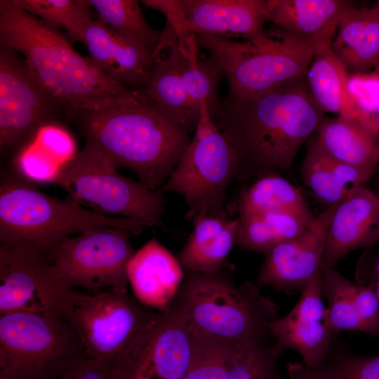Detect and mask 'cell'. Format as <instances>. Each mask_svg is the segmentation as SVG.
<instances>
[{"mask_svg": "<svg viewBox=\"0 0 379 379\" xmlns=\"http://www.w3.org/2000/svg\"><path fill=\"white\" fill-rule=\"evenodd\" d=\"M0 43L18 52L58 106L81 115L138 96L77 52L58 28L24 11L16 0L0 1Z\"/></svg>", "mask_w": 379, "mask_h": 379, "instance_id": "6da1fadb", "label": "cell"}, {"mask_svg": "<svg viewBox=\"0 0 379 379\" xmlns=\"http://www.w3.org/2000/svg\"><path fill=\"white\" fill-rule=\"evenodd\" d=\"M324 117L305 73L261 93L227 99L213 120L237 149L241 171L265 174L289 168Z\"/></svg>", "mask_w": 379, "mask_h": 379, "instance_id": "7a4b0ae2", "label": "cell"}, {"mask_svg": "<svg viewBox=\"0 0 379 379\" xmlns=\"http://www.w3.org/2000/svg\"><path fill=\"white\" fill-rule=\"evenodd\" d=\"M82 117L87 139L153 191L159 192L191 141L189 133L141 91L131 100Z\"/></svg>", "mask_w": 379, "mask_h": 379, "instance_id": "3957f363", "label": "cell"}, {"mask_svg": "<svg viewBox=\"0 0 379 379\" xmlns=\"http://www.w3.org/2000/svg\"><path fill=\"white\" fill-rule=\"evenodd\" d=\"M100 225L124 227L135 234L149 227L139 220L88 209L68 197H51L18 174L1 176L0 243L27 244L49 258L64 239Z\"/></svg>", "mask_w": 379, "mask_h": 379, "instance_id": "277c9868", "label": "cell"}, {"mask_svg": "<svg viewBox=\"0 0 379 379\" xmlns=\"http://www.w3.org/2000/svg\"><path fill=\"white\" fill-rule=\"evenodd\" d=\"M174 300L195 333L241 343L266 340L279 307L255 284L237 285L222 270L205 274L186 272Z\"/></svg>", "mask_w": 379, "mask_h": 379, "instance_id": "5b68a950", "label": "cell"}, {"mask_svg": "<svg viewBox=\"0 0 379 379\" xmlns=\"http://www.w3.org/2000/svg\"><path fill=\"white\" fill-rule=\"evenodd\" d=\"M195 36L199 47L220 62L228 82V100L261 93L302 76L316 49L313 40L277 26L253 40Z\"/></svg>", "mask_w": 379, "mask_h": 379, "instance_id": "8992f818", "label": "cell"}, {"mask_svg": "<svg viewBox=\"0 0 379 379\" xmlns=\"http://www.w3.org/2000/svg\"><path fill=\"white\" fill-rule=\"evenodd\" d=\"M117 166L91 140L60 169L53 184L68 198L100 213L139 220L166 230L162 221L166 199L117 171Z\"/></svg>", "mask_w": 379, "mask_h": 379, "instance_id": "52a82bcc", "label": "cell"}, {"mask_svg": "<svg viewBox=\"0 0 379 379\" xmlns=\"http://www.w3.org/2000/svg\"><path fill=\"white\" fill-rule=\"evenodd\" d=\"M194 136L159 192L182 195L185 218L227 213V190L241 172L240 156L214 123L207 106L200 105Z\"/></svg>", "mask_w": 379, "mask_h": 379, "instance_id": "ba28073f", "label": "cell"}, {"mask_svg": "<svg viewBox=\"0 0 379 379\" xmlns=\"http://www.w3.org/2000/svg\"><path fill=\"white\" fill-rule=\"evenodd\" d=\"M72 324L48 314L0 315V375L7 379H55L85 356Z\"/></svg>", "mask_w": 379, "mask_h": 379, "instance_id": "9c48e42d", "label": "cell"}, {"mask_svg": "<svg viewBox=\"0 0 379 379\" xmlns=\"http://www.w3.org/2000/svg\"><path fill=\"white\" fill-rule=\"evenodd\" d=\"M159 311L140 302L128 288L83 293L67 317L87 357L119 368Z\"/></svg>", "mask_w": 379, "mask_h": 379, "instance_id": "30bf717a", "label": "cell"}, {"mask_svg": "<svg viewBox=\"0 0 379 379\" xmlns=\"http://www.w3.org/2000/svg\"><path fill=\"white\" fill-rule=\"evenodd\" d=\"M130 230L100 225L61 241L49 260L56 275L68 286L90 294L111 288H128L127 265L135 252Z\"/></svg>", "mask_w": 379, "mask_h": 379, "instance_id": "8fae6325", "label": "cell"}, {"mask_svg": "<svg viewBox=\"0 0 379 379\" xmlns=\"http://www.w3.org/2000/svg\"><path fill=\"white\" fill-rule=\"evenodd\" d=\"M82 293L56 275L41 250L0 243V315L27 312L67 319Z\"/></svg>", "mask_w": 379, "mask_h": 379, "instance_id": "7c38bea8", "label": "cell"}, {"mask_svg": "<svg viewBox=\"0 0 379 379\" xmlns=\"http://www.w3.org/2000/svg\"><path fill=\"white\" fill-rule=\"evenodd\" d=\"M197 347V335L173 300L128 352L120 366L123 379H182Z\"/></svg>", "mask_w": 379, "mask_h": 379, "instance_id": "4fadbf2b", "label": "cell"}, {"mask_svg": "<svg viewBox=\"0 0 379 379\" xmlns=\"http://www.w3.org/2000/svg\"><path fill=\"white\" fill-rule=\"evenodd\" d=\"M58 106L39 85L23 58L0 43V147H18L47 124Z\"/></svg>", "mask_w": 379, "mask_h": 379, "instance_id": "5bb4252c", "label": "cell"}, {"mask_svg": "<svg viewBox=\"0 0 379 379\" xmlns=\"http://www.w3.org/2000/svg\"><path fill=\"white\" fill-rule=\"evenodd\" d=\"M339 203L326 207L299 236L265 254L255 283L260 289L270 286L285 292L302 291L313 278L323 272L326 232Z\"/></svg>", "mask_w": 379, "mask_h": 379, "instance_id": "9a60e30c", "label": "cell"}, {"mask_svg": "<svg viewBox=\"0 0 379 379\" xmlns=\"http://www.w3.org/2000/svg\"><path fill=\"white\" fill-rule=\"evenodd\" d=\"M322 273L302 289L298 302L284 317L269 325V333L283 350L299 353L302 363L319 367L328 358L334 334L326 324V307L321 288Z\"/></svg>", "mask_w": 379, "mask_h": 379, "instance_id": "2e32d148", "label": "cell"}, {"mask_svg": "<svg viewBox=\"0 0 379 379\" xmlns=\"http://www.w3.org/2000/svg\"><path fill=\"white\" fill-rule=\"evenodd\" d=\"M69 41L83 44L89 58L120 84L141 90L153 65V53L116 34L92 18L76 22L67 30Z\"/></svg>", "mask_w": 379, "mask_h": 379, "instance_id": "e0dca14e", "label": "cell"}, {"mask_svg": "<svg viewBox=\"0 0 379 379\" xmlns=\"http://www.w3.org/2000/svg\"><path fill=\"white\" fill-rule=\"evenodd\" d=\"M153 61L140 90L142 94L189 133L195 131L200 109L193 104L187 92L181 73L178 39L167 24L154 51Z\"/></svg>", "mask_w": 379, "mask_h": 379, "instance_id": "ac0fdd59", "label": "cell"}, {"mask_svg": "<svg viewBox=\"0 0 379 379\" xmlns=\"http://www.w3.org/2000/svg\"><path fill=\"white\" fill-rule=\"evenodd\" d=\"M184 20L179 34H210L253 40L265 33L267 0H182Z\"/></svg>", "mask_w": 379, "mask_h": 379, "instance_id": "d6986e66", "label": "cell"}, {"mask_svg": "<svg viewBox=\"0 0 379 379\" xmlns=\"http://www.w3.org/2000/svg\"><path fill=\"white\" fill-rule=\"evenodd\" d=\"M379 241V197L363 186L351 190L337 206L327 229L323 270L357 248Z\"/></svg>", "mask_w": 379, "mask_h": 379, "instance_id": "ffe728a7", "label": "cell"}, {"mask_svg": "<svg viewBox=\"0 0 379 379\" xmlns=\"http://www.w3.org/2000/svg\"><path fill=\"white\" fill-rule=\"evenodd\" d=\"M326 324L336 335L362 332L379 336V298L375 286L354 284L334 268L323 270Z\"/></svg>", "mask_w": 379, "mask_h": 379, "instance_id": "44dd1931", "label": "cell"}, {"mask_svg": "<svg viewBox=\"0 0 379 379\" xmlns=\"http://www.w3.org/2000/svg\"><path fill=\"white\" fill-rule=\"evenodd\" d=\"M184 271L178 258L156 238L134 253L126 269L135 298L159 312L177 295L185 278Z\"/></svg>", "mask_w": 379, "mask_h": 379, "instance_id": "7402d4cb", "label": "cell"}, {"mask_svg": "<svg viewBox=\"0 0 379 379\" xmlns=\"http://www.w3.org/2000/svg\"><path fill=\"white\" fill-rule=\"evenodd\" d=\"M192 221V232L177 257L180 263L186 272H221L237 245L239 218H230L227 213L199 216Z\"/></svg>", "mask_w": 379, "mask_h": 379, "instance_id": "603a6c76", "label": "cell"}, {"mask_svg": "<svg viewBox=\"0 0 379 379\" xmlns=\"http://www.w3.org/2000/svg\"><path fill=\"white\" fill-rule=\"evenodd\" d=\"M315 134L329 157L374 173L379 161V126L357 118L324 117Z\"/></svg>", "mask_w": 379, "mask_h": 379, "instance_id": "cb8c5ba5", "label": "cell"}, {"mask_svg": "<svg viewBox=\"0 0 379 379\" xmlns=\"http://www.w3.org/2000/svg\"><path fill=\"white\" fill-rule=\"evenodd\" d=\"M352 6L345 0H267L269 22L316 44L332 42L340 18Z\"/></svg>", "mask_w": 379, "mask_h": 379, "instance_id": "d4e9b609", "label": "cell"}, {"mask_svg": "<svg viewBox=\"0 0 379 379\" xmlns=\"http://www.w3.org/2000/svg\"><path fill=\"white\" fill-rule=\"evenodd\" d=\"M332 49L351 74L379 69V15L371 8L350 7L340 20Z\"/></svg>", "mask_w": 379, "mask_h": 379, "instance_id": "484cf974", "label": "cell"}, {"mask_svg": "<svg viewBox=\"0 0 379 379\" xmlns=\"http://www.w3.org/2000/svg\"><path fill=\"white\" fill-rule=\"evenodd\" d=\"M331 43L316 44L312 60L306 72L311 95L324 113L364 120L349 91L348 72L334 53Z\"/></svg>", "mask_w": 379, "mask_h": 379, "instance_id": "4316f807", "label": "cell"}, {"mask_svg": "<svg viewBox=\"0 0 379 379\" xmlns=\"http://www.w3.org/2000/svg\"><path fill=\"white\" fill-rule=\"evenodd\" d=\"M234 208L238 218L285 213L300 217L309 222L316 218L298 188L273 172L262 174L244 190Z\"/></svg>", "mask_w": 379, "mask_h": 379, "instance_id": "83f0119b", "label": "cell"}, {"mask_svg": "<svg viewBox=\"0 0 379 379\" xmlns=\"http://www.w3.org/2000/svg\"><path fill=\"white\" fill-rule=\"evenodd\" d=\"M178 46L182 77L188 95L199 109L201 104L204 103L213 119L222 106L218 98L219 84L225 75L222 67L213 54L208 58L199 60V47L194 34L178 39Z\"/></svg>", "mask_w": 379, "mask_h": 379, "instance_id": "f1b7e54d", "label": "cell"}, {"mask_svg": "<svg viewBox=\"0 0 379 379\" xmlns=\"http://www.w3.org/2000/svg\"><path fill=\"white\" fill-rule=\"evenodd\" d=\"M239 219L237 245L243 249L264 254L299 236L312 222L285 213H265Z\"/></svg>", "mask_w": 379, "mask_h": 379, "instance_id": "f546056e", "label": "cell"}, {"mask_svg": "<svg viewBox=\"0 0 379 379\" xmlns=\"http://www.w3.org/2000/svg\"><path fill=\"white\" fill-rule=\"evenodd\" d=\"M99 21L125 39L154 53L161 33L147 23L138 1L89 0Z\"/></svg>", "mask_w": 379, "mask_h": 379, "instance_id": "4dcf8cb0", "label": "cell"}, {"mask_svg": "<svg viewBox=\"0 0 379 379\" xmlns=\"http://www.w3.org/2000/svg\"><path fill=\"white\" fill-rule=\"evenodd\" d=\"M300 174L305 185L327 207L340 202L351 192L338 182L330 158L321 147L315 133L306 142Z\"/></svg>", "mask_w": 379, "mask_h": 379, "instance_id": "1f68e13d", "label": "cell"}, {"mask_svg": "<svg viewBox=\"0 0 379 379\" xmlns=\"http://www.w3.org/2000/svg\"><path fill=\"white\" fill-rule=\"evenodd\" d=\"M195 333L197 351L182 379H225L239 350L246 342L230 343Z\"/></svg>", "mask_w": 379, "mask_h": 379, "instance_id": "d6a6232c", "label": "cell"}, {"mask_svg": "<svg viewBox=\"0 0 379 379\" xmlns=\"http://www.w3.org/2000/svg\"><path fill=\"white\" fill-rule=\"evenodd\" d=\"M284 350L266 340L245 343L225 379H281L277 364Z\"/></svg>", "mask_w": 379, "mask_h": 379, "instance_id": "836d02e7", "label": "cell"}, {"mask_svg": "<svg viewBox=\"0 0 379 379\" xmlns=\"http://www.w3.org/2000/svg\"><path fill=\"white\" fill-rule=\"evenodd\" d=\"M26 12L56 28L69 29L76 22L91 17L86 0H16Z\"/></svg>", "mask_w": 379, "mask_h": 379, "instance_id": "e575fe53", "label": "cell"}, {"mask_svg": "<svg viewBox=\"0 0 379 379\" xmlns=\"http://www.w3.org/2000/svg\"><path fill=\"white\" fill-rule=\"evenodd\" d=\"M320 367L325 379H379V355L330 353Z\"/></svg>", "mask_w": 379, "mask_h": 379, "instance_id": "d590c367", "label": "cell"}, {"mask_svg": "<svg viewBox=\"0 0 379 379\" xmlns=\"http://www.w3.org/2000/svg\"><path fill=\"white\" fill-rule=\"evenodd\" d=\"M15 166L18 175L39 183H53L62 167L32 140L19 151Z\"/></svg>", "mask_w": 379, "mask_h": 379, "instance_id": "8d00e7d4", "label": "cell"}, {"mask_svg": "<svg viewBox=\"0 0 379 379\" xmlns=\"http://www.w3.org/2000/svg\"><path fill=\"white\" fill-rule=\"evenodd\" d=\"M348 88L361 118L379 126V69L349 74Z\"/></svg>", "mask_w": 379, "mask_h": 379, "instance_id": "74e56055", "label": "cell"}, {"mask_svg": "<svg viewBox=\"0 0 379 379\" xmlns=\"http://www.w3.org/2000/svg\"><path fill=\"white\" fill-rule=\"evenodd\" d=\"M30 140L62 166L77 154L76 143L71 134L53 124L42 126Z\"/></svg>", "mask_w": 379, "mask_h": 379, "instance_id": "f35d334b", "label": "cell"}, {"mask_svg": "<svg viewBox=\"0 0 379 379\" xmlns=\"http://www.w3.org/2000/svg\"><path fill=\"white\" fill-rule=\"evenodd\" d=\"M55 379H122V377L119 368L85 355L69 364Z\"/></svg>", "mask_w": 379, "mask_h": 379, "instance_id": "ab89813d", "label": "cell"}, {"mask_svg": "<svg viewBox=\"0 0 379 379\" xmlns=\"http://www.w3.org/2000/svg\"><path fill=\"white\" fill-rule=\"evenodd\" d=\"M288 375V379H325L320 366L311 368L303 363L290 364Z\"/></svg>", "mask_w": 379, "mask_h": 379, "instance_id": "60d3db41", "label": "cell"}, {"mask_svg": "<svg viewBox=\"0 0 379 379\" xmlns=\"http://www.w3.org/2000/svg\"><path fill=\"white\" fill-rule=\"evenodd\" d=\"M376 270H377V281L375 286V288L379 298V260L377 263Z\"/></svg>", "mask_w": 379, "mask_h": 379, "instance_id": "b9f144b4", "label": "cell"}, {"mask_svg": "<svg viewBox=\"0 0 379 379\" xmlns=\"http://www.w3.org/2000/svg\"><path fill=\"white\" fill-rule=\"evenodd\" d=\"M373 8L375 10V11L379 15V1L375 3V4L373 6Z\"/></svg>", "mask_w": 379, "mask_h": 379, "instance_id": "7bdbcfd3", "label": "cell"}, {"mask_svg": "<svg viewBox=\"0 0 379 379\" xmlns=\"http://www.w3.org/2000/svg\"><path fill=\"white\" fill-rule=\"evenodd\" d=\"M0 379H7V378H6L5 377H3V376H1V375H0Z\"/></svg>", "mask_w": 379, "mask_h": 379, "instance_id": "ee69618b", "label": "cell"}]
</instances>
